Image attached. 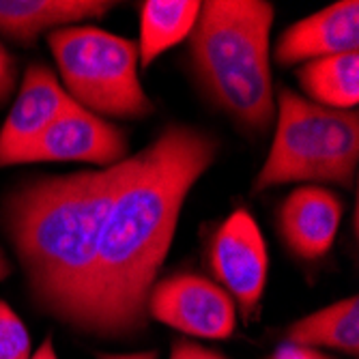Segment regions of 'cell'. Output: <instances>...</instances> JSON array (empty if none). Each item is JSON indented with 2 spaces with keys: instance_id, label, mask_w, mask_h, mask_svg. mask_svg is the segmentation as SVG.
<instances>
[{
  "instance_id": "cell-17",
  "label": "cell",
  "mask_w": 359,
  "mask_h": 359,
  "mask_svg": "<svg viewBox=\"0 0 359 359\" xmlns=\"http://www.w3.org/2000/svg\"><path fill=\"white\" fill-rule=\"evenodd\" d=\"M18 76V67L13 56L7 52V48L0 43V106L9 102V97L15 90V78Z\"/></svg>"
},
{
  "instance_id": "cell-9",
  "label": "cell",
  "mask_w": 359,
  "mask_h": 359,
  "mask_svg": "<svg viewBox=\"0 0 359 359\" xmlns=\"http://www.w3.org/2000/svg\"><path fill=\"white\" fill-rule=\"evenodd\" d=\"M72 104L54 72L41 62L28 65L15 102L0 127V168L15 166L20 153L39 138Z\"/></svg>"
},
{
  "instance_id": "cell-16",
  "label": "cell",
  "mask_w": 359,
  "mask_h": 359,
  "mask_svg": "<svg viewBox=\"0 0 359 359\" xmlns=\"http://www.w3.org/2000/svg\"><path fill=\"white\" fill-rule=\"evenodd\" d=\"M32 346L24 320L0 299V359H30Z\"/></svg>"
},
{
  "instance_id": "cell-14",
  "label": "cell",
  "mask_w": 359,
  "mask_h": 359,
  "mask_svg": "<svg viewBox=\"0 0 359 359\" xmlns=\"http://www.w3.org/2000/svg\"><path fill=\"white\" fill-rule=\"evenodd\" d=\"M198 0H147L140 5V67L185 41L201 13Z\"/></svg>"
},
{
  "instance_id": "cell-21",
  "label": "cell",
  "mask_w": 359,
  "mask_h": 359,
  "mask_svg": "<svg viewBox=\"0 0 359 359\" xmlns=\"http://www.w3.org/2000/svg\"><path fill=\"white\" fill-rule=\"evenodd\" d=\"M30 359H58L56 348H54V340L48 336V338L37 346V351L32 353V357H30Z\"/></svg>"
},
{
  "instance_id": "cell-11",
  "label": "cell",
  "mask_w": 359,
  "mask_h": 359,
  "mask_svg": "<svg viewBox=\"0 0 359 359\" xmlns=\"http://www.w3.org/2000/svg\"><path fill=\"white\" fill-rule=\"evenodd\" d=\"M359 52V3L340 0L292 26H288L273 50L284 67L336 54Z\"/></svg>"
},
{
  "instance_id": "cell-12",
  "label": "cell",
  "mask_w": 359,
  "mask_h": 359,
  "mask_svg": "<svg viewBox=\"0 0 359 359\" xmlns=\"http://www.w3.org/2000/svg\"><path fill=\"white\" fill-rule=\"evenodd\" d=\"M112 7L106 0H0V35L30 46L43 32L100 20Z\"/></svg>"
},
{
  "instance_id": "cell-4",
  "label": "cell",
  "mask_w": 359,
  "mask_h": 359,
  "mask_svg": "<svg viewBox=\"0 0 359 359\" xmlns=\"http://www.w3.org/2000/svg\"><path fill=\"white\" fill-rule=\"evenodd\" d=\"M359 166L357 110H330L290 88L278 93L276 134L252 189L286 183H330L351 187Z\"/></svg>"
},
{
  "instance_id": "cell-10",
  "label": "cell",
  "mask_w": 359,
  "mask_h": 359,
  "mask_svg": "<svg viewBox=\"0 0 359 359\" xmlns=\"http://www.w3.org/2000/svg\"><path fill=\"white\" fill-rule=\"evenodd\" d=\"M344 205L340 196L318 185L292 189L278 211V231L286 248L302 260H318L336 241Z\"/></svg>"
},
{
  "instance_id": "cell-8",
  "label": "cell",
  "mask_w": 359,
  "mask_h": 359,
  "mask_svg": "<svg viewBox=\"0 0 359 359\" xmlns=\"http://www.w3.org/2000/svg\"><path fill=\"white\" fill-rule=\"evenodd\" d=\"M129 157L127 134L114 123L97 116L76 102L32 140L15 159L20 164H46V161H80L104 168H112Z\"/></svg>"
},
{
  "instance_id": "cell-5",
  "label": "cell",
  "mask_w": 359,
  "mask_h": 359,
  "mask_svg": "<svg viewBox=\"0 0 359 359\" xmlns=\"http://www.w3.org/2000/svg\"><path fill=\"white\" fill-rule=\"evenodd\" d=\"M60 86L80 108L110 118H144L155 106L138 76V43L97 26H65L48 35Z\"/></svg>"
},
{
  "instance_id": "cell-18",
  "label": "cell",
  "mask_w": 359,
  "mask_h": 359,
  "mask_svg": "<svg viewBox=\"0 0 359 359\" xmlns=\"http://www.w3.org/2000/svg\"><path fill=\"white\" fill-rule=\"evenodd\" d=\"M170 359H228L219 351L207 348L203 344H196L191 340H177L172 342Z\"/></svg>"
},
{
  "instance_id": "cell-15",
  "label": "cell",
  "mask_w": 359,
  "mask_h": 359,
  "mask_svg": "<svg viewBox=\"0 0 359 359\" xmlns=\"http://www.w3.org/2000/svg\"><path fill=\"white\" fill-rule=\"evenodd\" d=\"M308 102L330 110H355L359 104V52L304 62L297 72Z\"/></svg>"
},
{
  "instance_id": "cell-19",
  "label": "cell",
  "mask_w": 359,
  "mask_h": 359,
  "mask_svg": "<svg viewBox=\"0 0 359 359\" xmlns=\"http://www.w3.org/2000/svg\"><path fill=\"white\" fill-rule=\"evenodd\" d=\"M267 359H336L323 351L316 348H306V346H295V344H282L280 348H276Z\"/></svg>"
},
{
  "instance_id": "cell-7",
  "label": "cell",
  "mask_w": 359,
  "mask_h": 359,
  "mask_svg": "<svg viewBox=\"0 0 359 359\" xmlns=\"http://www.w3.org/2000/svg\"><path fill=\"white\" fill-rule=\"evenodd\" d=\"M209 269L243 318L250 320L265 295L269 254L265 237L248 209H237L215 231L209 248Z\"/></svg>"
},
{
  "instance_id": "cell-22",
  "label": "cell",
  "mask_w": 359,
  "mask_h": 359,
  "mask_svg": "<svg viewBox=\"0 0 359 359\" xmlns=\"http://www.w3.org/2000/svg\"><path fill=\"white\" fill-rule=\"evenodd\" d=\"M13 271V265H11V260L7 258V254L3 252V248H0V282L7 280Z\"/></svg>"
},
{
  "instance_id": "cell-20",
  "label": "cell",
  "mask_w": 359,
  "mask_h": 359,
  "mask_svg": "<svg viewBox=\"0 0 359 359\" xmlns=\"http://www.w3.org/2000/svg\"><path fill=\"white\" fill-rule=\"evenodd\" d=\"M97 359H159V353H157L155 348L142 351V353H123V355H114V353H97Z\"/></svg>"
},
{
  "instance_id": "cell-1",
  "label": "cell",
  "mask_w": 359,
  "mask_h": 359,
  "mask_svg": "<svg viewBox=\"0 0 359 359\" xmlns=\"http://www.w3.org/2000/svg\"><path fill=\"white\" fill-rule=\"evenodd\" d=\"M219 140L194 125H168L121 185L104 222L93 284V338L147 332L149 290L168 256L187 194L217 159Z\"/></svg>"
},
{
  "instance_id": "cell-6",
  "label": "cell",
  "mask_w": 359,
  "mask_h": 359,
  "mask_svg": "<svg viewBox=\"0 0 359 359\" xmlns=\"http://www.w3.org/2000/svg\"><path fill=\"white\" fill-rule=\"evenodd\" d=\"M147 314L179 334L205 340H226L237 330L233 297L198 273H175L157 280L149 290Z\"/></svg>"
},
{
  "instance_id": "cell-13",
  "label": "cell",
  "mask_w": 359,
  "mask_h": 359,
  "mask_svg": "<svg viewBox=\"0 0 359 359\" xmlns=\"http://www.w3.org/2000/svg\"><path fill=\"white\" fill-rule=\"evenodd\" d=\"M286 342L306 348H334L346 355L359 351V302L340 299L295 320L286 330Z\"/></svg>"
},
{
  "instance_id": "cell-3",
  "label": "cell",
  "mask_w": 359,
  "mask_h": 359,
  "mask_svg": "<svg viewBox=\"0 0 359 359\" xmlns=\"http://www.w3.org/2000/svg\"><path fill=\"white\" fill-rule=\"evenodd\" d=\"M273 15L265 0H207L187 37L196 82L250 134H267L276 123L269 67Z\"/></svg>"
},
{
  "instance_id": "cell-2",
  "label": "cell",
  "mask_w": 359,
  "mask_h": 359,
  "mask_svg": "<svg viewBox=\"0 0 359 359\" xmlns=\"http://www.w3.org/2000/svg\"><path fill=\"white\" fill-rule=\"evenodd\" d=\"M136 164L129 155L104 170L37 177L15 187L3 224L35 306L82 336H93V284L104 222Z\"/></svg>"
}]
</instances>
